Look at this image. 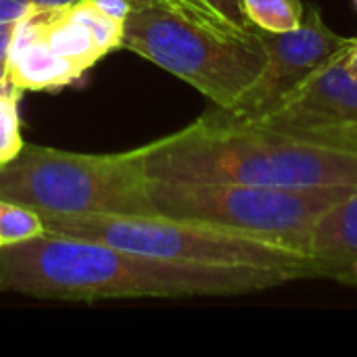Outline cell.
<instances>
[{
    "instance_id": "obj_1",
    "label": "cell",
    "mask_w": 357,
    "mask_h": 357,
    "mask_svg": "<svg viewBox=\"0 0 357 357\" xmlns=\"http://www.w3.org/2000/svg\"><path fill=\"white\" fill-rule=\"evenodd\" d=\"M287 282L276 270L167 261L52 232L0 247V291L48 301L228 297Z\"/></svg>"
},
{
    "instance_id": "obj_2",
    "label": "cell",
    "mask_w": 357,
    "mask_h": 357,
    "mask_svg": "<svg viewBox=\"0 0 357 357\" xmlns=\"http://www.w3.org/2000/svg\"><path fill=\"white\" fill-rule=\"evenodd\" d=\"M149 180L282 188H357V151L303 142L211 109L140 146Z\"/></svg>"
},
{
    "instance_id": "obj_3",
    "label": "cell",
    "mask_w": 357,
    "mask_h": 357,
    "mask_svg": "<svg viewBox=\"0 0 357 357\" xmlns=\"http://www.w3.org/2000/svg\"><path fill=\"white\" fill-rule=\"evenodd\" d=\"M121 48L184 79L226 113L236 109L266 67L257 27H215L161 2L132 6L123 21Z\"/></svg>"
},
{
    "instance_id": "obj_4",
    "label": "cell",
    "mask_w": 357,
    "mask_h": 357,
    "mask_svg": "<svg viewBox=\"0 0 357 357\" xmlns=\"http://www.w3.org/2000/svg\"><path fill=\"white\" fill-rule=\"evenodd\" d=\"M146 186L140 149L86 155L29 144L0 165V199L38 213L151 215Z\"/></svg>"
},
{
    "instance_id": "obj_5",
    "label": "cell",
    "mask_w": 357,
    "mask_h": 357,
    "mask_svg": "<svg viewBox=\"0 0 357 357\" xmlns=\"http://www.w3.org/2000/svg\"><path fill=\"white\" fill-rule=\"evenodd\" d=\"M46 232L105 243L157 259L205 266L276 270L293 280L312 278L307 255L232 230L159 213H40Z\"/></svg>"
},
{
    "instance_id": "obj_6",
    "label": "cell",
    "mask_w": 357,
    "mask_h": 357,
    "mask_svg": "<svg viewBox=\"0 0 357 357\" xmlns=\"http://www.w3.org/2000/svg\"><path fill=\"white\" fill-rule=\"evenodd\" d=\"M159 215L249 234L307 255L318 218L354 188H282L149 180Z\"/></svg>"
},
{
    "instance_id": "obj_7",
    "label": "cell",
    "mask_w": 357,
    "mask_h": 357,
    "mask_svg": "<svg viewBox=\"0 0 357 357\" xmlns=\"http://www.w3.org/2000/svg\"><path fill=\"white\" fill-rule=\"evenodd\" d=\"M257 38L266 50V67L236 109L228 113L243 121H257L278 109L316 71L356 42V38L333 31L318 4L305 6L299 27L291 31H266L257 27Z\"/></svg>"
},
{
    "instance_id": "obj_8",
    "label": "cell",
    "mask_w": 357,
    "mask_h": 357,
    "mask_svg": "<svg viewBox=\"0 0 357 357\" xmlns=\"http://www.w3.org/2000/svg\"><path fill=\"white\" fill-rule=\"evenodd\" d=\"M347 50L316 71L278 109L249 123L303 142L357 151V77L347 69Z\"/></svg>"
},
{
    "instance_id": "obj_9",
    "label": "cell",
    "mask_w": 357,
    "mask_h": 357,
    "mask_svg": "<svg viewBox=\"0 0 357 357\" xmlns=\"http://www.w3.org/2000/svg\"><path fill=\"white\" fill-rule=\"evenodd\" d=\"M38 8L17 21L6 56L8 79L19 92L56 90L84 75L77 65L50 48L38 21Z\"/></svg>"
},
{
    "instance_id": "obj_10",
    "label": "cell",
    "mask_w": 357,
    "mask_h": 357,
    "mask_svg": "<svg viewBox=\"0 0 357 357\" xmlns=\"http://www.w3.org/2000/svg\"><path fill=\"white\" fill-rule=\"evenodd\" d=\"M312 278L357 289V188L324 211L307 247Z\"/></svg>"
},
{
    "instance_id": "obj_11",
    "label": "cell",
    "mask_w": 357,
    "mask_h": 357,
    "mask_svg": "<svg viewBox=\"0 0 357 357\" xmlns=\"http://www.w3.org/2000/svg\"><path fill=\"white\" fill-rule=\"evenodd\" d=\"M38 21L50 48L59 56L77 65L84 73L92 65H96L102 56H107L105 50L98 46L94 33L90 31V27L71 13L69 4L52 6V8L40 6Z\"/></svg>"
},
{
    "instance_id": "obj_12",
    "label": "cell",
    "mask_w": 357,
    "mask_h": 357,
    "mask_svg": "<svg viewBox=\"0 0 357 357\" xmlns=\"http://www.w3.org/2000/svg\"><path fill=\"white\" fill-rule=\"evenodd\" d=\"M251 25L266 31H291L301 25L305 4L301 0H243Z\"/></svg>"
},
{
    "instance_id": "obj_13",
    "label": "cell",
    "mask_w": 357,
    "mask_h": 357,
    "mask_svg": "<svg viewBox=\"0 0 357 357\" xmlns=\"http://www.w3.org/2000/svg\"><path fill=\"white\" fill-rule=\"evenodd\" d=\"M46 232L44 222L40 218L38 211L19 205V203H10V201H2L0 199V241L2 245H17L36 236H42Z\"/></svg>"
},
{
    "instance_id": "obj_14",
    "label": "cell",
    "mask_w": 357,
    "mask_h": 357,
    "mask_svg": "<svg viewBox=\"0 0 357 357\" xmlns=\"http://www.w3.org/2000/svg\"><path fill=\"white\" fill-rule=\"evenodd\" d=\"M71 13L84 21L90 31L94 33L98 46L105 50V54H109L115 48H121L123 42V21H117L109 15H105L92 0H75L69 4Z\"/></svg>"
},
{
    "instance_id": "obj_15",
    "label": "cell",
    "mask_w": 357,
    "mask_h": 357,
    "mask_svg": "<svg viewBox=\"0 0 357 357\" xmlns=\"http://www.w3.org/2000/svg\"><path fill=\"white\" fill-rule=\"evenodd\" d=\"M17 102L19 94H0V165L13 161L25 146Z\"/></svg>"
},
{
    "instance_id": "obj_16",
    "label": "cell",
    "mask_w": 357,
    "mask_h": 357,
    "mask_svg": "<svg viewBox=\"0 0 357 357\" xmlns=\"http://www.w3.org/2000/svg\"><path fill=\"white\" fill-rule=\"evenodd\" d=\"M144 2H161L169 8H176L192 19H199L203 23H209V25H215V27H224V29H234V31H241L236 27H232L228 21H224L205 0H144ZM138 4V2H136ZM134 6V4H132Z\"/></svg>"
},
{
    "instance_id": "obj_17",
    "label": "cell",
    "mask_w": 357,
    "mask_h": 357,
    "mask_svg": "<svg viewBox=\"0 0 357 357\" xmlns=\"http://www.w3.org/2000/svg\"><path fill=\"white\" fill-rule=\"evenodd\" d=\"M224 21H228L232 27L241 29V31H253L255 25H251V21L247 19L245 13V2L243 0H205Z\"/></svg>"
},
{
    "instance_id": "obj_18",
    "label": "cell",
    "mask_w": 357,
    "mask_h": 357,
    "mask_svg": "<svg viewBox=\"0 0 357 357\" xmlns=\"http://www.w3.org/2000/svg\"><path fill=\"white\" fill-rule=\"evenodd\" d=\"M36 8L31 0H0V23H17Z\"/></svg>"
},
{
    "instance_id": "obj_19",
    "label": "cell",
    "mask_w": 357,
    "mask_h": 357,
    "mask_svg": "<svg viewBox=\"0 0 357 357\" xmlns=\"http://www.w3.org/2000/svg\"><path fill=\"white\" fill-rule=\"evenodd\" d=\"M105 15L117 19V21H126V17L130 15V0H92Z\"/></svg>"
},
{
    "instance_id": "obj_20",
    "label": "cell",
    "mask_w": 357,
    "mask_h": 357,
    "mask_svg": "<svg viewBox=\"0 0 357 357\" xmlns=\"http://www.w3.org/2000/svg\"><path fill=\"white\" fill-rule=\"evenodd\" d=\"M15 25L17 23H0V65H6V56H8Z\"/></svg>"
},
{
    "instance_id": "obj_21",
    "label": "cell",
    "mask_w": 357,
    "mask_h": 357,
    "mask_svg": "<svg viewBox=\"0 0 357 357\" xmlns=\"http://www.w3.org/2000/svg\"><path fill=\"white\" fill-rule=\"evenodd\" d=\"M0 94H21L13 82L8 79V73H6V65H0Z\"/></svg>"
},
{
    "instance_id": "obj_22",
    "label": "cell",
    "mask_w": 357,
    "mask_h": 357,
    "mask_svg": "<svg viewBox=\"0 0 357 357\" xmlns=\"http://www.w3.org/2000/svg\"><path fill=\"white\" fill-rule=\"evenodd\" d=\"M345 63H347V69H349V73L357 77V38L356 42H354V46L347 50V54H345Z\"/></svg>"
},
{
    "instance_id": "obj_23",
    "label": "cell",
    "mask_w": 357,
    "mask_h": 357,
    "mask_svg": "<svg viewBox=\"0 0 357 357\" xmlns=\"http://www.w3.org/2000/svg\"><path fill=\"white\" fill-rule=\"evenodd\" d=\"M31 2L38 6H44V8H52V6H67L75 0H31Z\"/></svg>"
},
{
    "instance_id": "obj_24",
    "label": "cell",
    "mask_w": 357,
    "mask_h": 357,
    "mask_svg": "<svg viewBox=\"0 0 357 357\" xmlns=\"http://www.w3.org/2000/svg\"><path fill=\"white\" fill-rule=\"evenodd\" d=\"M354 4H356V10H357V0H354Z\"/></svg>"
},
{
    "instance_id": "obj_25",
    "label": "cell",
    "mask_w": 357,
    "mask_h": 357,
    "mask_svg": "<svg viewBox=\"0 0 357 357\" xmlns=\"http://www.w3.org/2000/svg\"><path fill=\"white\" fill-rule=\"evenodd\" d=\"M0 247H2V241H0Z\"/></svg>"
}]
</instances>
